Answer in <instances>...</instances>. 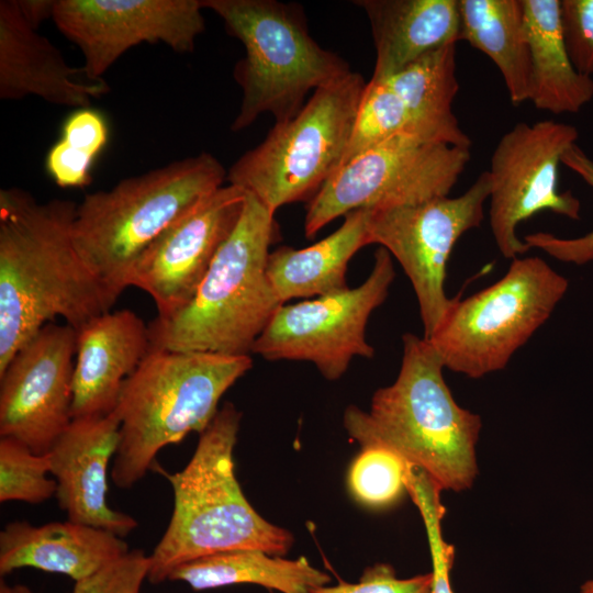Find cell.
<instances>
[{"label": "cell", "mask_w": 593, "mask_h": 593, "mask_svg": "<svg viewBox=\"0 0 593 593\" xmlns=\"http://www.w3.org/2000/svg\"><path fill=\"white\" fill-rule=\"evenodd\" d=\"M77 203L0 190V372L56 317L80 329L113 302L72 239Z\"/></svg>", "instance_id": "1"}, {"label": "cell", "mask_w": 593, "mask_h": 593, "mask_svg": "<svg viewBox=\"0 0 593 593\" xmlns=\"http://www.w3.org/2000/svg\"><path fill=\"white\" fill-rule=\"evenodd\" d=\"M402 342L395 381L374 392L368 413L349 406L345 428L360 446L393 450L443 491H465L478 474L481 417L456 402L443 376L444 363L426 338L406 333Z\"/></svg>", "instance_id": "2"}, {"label": "cell", "mask_w": 593, "mask_h": 593, "mask_svg": "<svg viewBox=\"0 0 593 593\" xmlns=\"http://www.w3.org/2000/svg\"><path fill=\"white\" fill-rule=\"evenodd\" d=\"M240 418L235 405L226 402L200 434L187 466L166 474L174 508L149 555L150 583H161L178 566L212 553L259 549L283 556L292 546V535L261 517L236 479L233 451Z\"/></svg>", "instance_id": "3"}, {"label": "cell", "mask_w": 593, "mask_h": 593, "mask_svg": "<svg viewBox=\"0 0 593 593\" xmlns=\"http://www.w3.org/2000/svg\"><path fill=\"white\" fill-rule=\"evenodd\" d=\"M240 217L217 250L193 298L148 324L153 348L249 355L277 310L267 273L275 213L246 192Z\"/></svg>", "instance_id": "4"}, {"label": "cell", "mask_w": 593, "mask_h": 593, "mask_svg": "<svg viewBox=\"0 0 593 593\" xmlns=\"http://www.w3.org/2000/svg\"><path fill=\"white\" fill-rule=\"evenodd\" d=\"M225 179L220 160L201 153L85 195L77 204L74 244L113 303L128 288L139 256Z\"/></svg>", "instance_id": "5"}, {"label": "cell", "mask_w": 593, "mask_h": 593, "mask_svg": "<svg viewBox=\"0 0 593 593\" xmlns=\"http://www.w3.org/2000/svg\"><path fill=\"white\" fill-rule=\"evenodd\" d=\"M249 355L150 348L124 382L116 411L120 441L112 482L130 489L154 469L157 454L212 422L224 393L250 368Z\"/></svg>", "instance_id": "6"}, {"label": "cell", "mask_w": 593, "mask_h": 593, "mask_svg": "<svg viewBox=\"0 0 593 593\" xmlns=\"http://www.w3.org/2000/svg\"><path fill=\"white\" fill-rule=\"evenodd\" d=\"M202 1L245 47L233 72L242 89L234 132L264 113H271L276 122L292 119L310 91L351 71L345 59L311 37L299 5L275 0Z\"/></svg>", "instance_id": "7"}, {"label": "cell", "mask_w": 593, "mask_h": 593, "mask_svg": "<svg viewBox=\"0 0 593 593\" xmlns=\"http://www.w3.org/2000/svg\"><path fill=\"white\" fill-rule=\"evenodd\" d=\"M367 82L348 74L316 89L290 120L228 169L227 180L270 211L310 200L345 158Z\"/></svg>", "instance_id": "8"}, {"label": "cell", "mask_w": 593, "mask_h": 593, "mask_svg": "<svg viewBox=\"0 0 593 593\" xmlns=\"http://www.w3.org/2000/svg\"><path fill=\"white\" fill-rule=\"evenodd\" d=\"M568 287L542 258L517 257L495 283L463 300L454 298L427 340L451 371L477 379L502 370L550 317Z\"/></svg>", "instance_id": "9"}, {"label": "cell", "mask_w": 593, "mask_h": 593, "mask_svg": "<svg viewBox=\"0 0 593 593\" xmlns=\"http://www.w3.org/2000/svg\"><path fill=\"white\" fill-rule=\"evenodd\" d=\"M470 148L390 138L344 163L310 200L304 234L314 237L358 209H389L448 197L470 160Z\"/></svg>", "instance_id": "10"}, {"label": "cell", "mask_w": 593, "mask_h": 593, "mask_svg": "<svg viewBox=\"0 0 593 593\" xmlns=\"http://www.w3.org/2000/svg\"><path fill=\"white\" fill-rule=\"evenodd\" d=\"M394 278L392 256L380 247L370 275L360 286L283 303L251 353L267 360L310 361L326 379H339L355 357H373L366 327L371 313L385 301Z\"/></svg>", "instance_id": "11"}, {"label": "cell", "mask_w": 593, "mask_h": 593, "mask_svg": "<svg viewBox=\"0 0 593 593\" xmlns=\"http://www.w3.org/2000/svg\"><path fill=\"white\" fill-rule=\"evenodd\" d=\"M489 195V174L483 171L456 198L448 195L415 205L369 210L370 244L388 250L410 279L426 339L454 302L445 292L450 254L465 233L480 226Z\"/></svg>", "instance_id": "12"}, {"label": "cell", "mask_w": 593, "mask_h": 593, "mask_svg": "<svg viewBox=\"0 0 593 593\" xmlns=\"http://www.w3.org/2000/svg\"><path fill=\"white\" fill-rule=\"evenodd\" d=\"M578 138L573 125L552 120L517 123L500 138L486 171L490 228L503 257L513 260L529 250L517 226L536 213L580 219L579 199L558 190L561 157Z\"/></svg>", "instance_id": "13"}, {"label": "cell", "mask_w": 593, "mask_h": 593, "mask_svg": "<svg viewBox=\"0 0 593 593\" xmlns=\"http://www.w3.org/2000/svg\"><path fill=\"white\" fill-rule=\"evenodd\" d=\"M203 9L202 0H56L53 21L79 47L87 74L99 79L142 43L192 52L204 31Z\"/></svg>", "instance_id": "14"}, {"label": "cell", "mask_w": 593, "mask_h": 593, "mask_svg": "<svg viewBox=\"0 0 593 593\" xmlns=\"http://www.w3.org/2000/svg\"><path fill=\"white\" fill-rule=\"evenodd\" d=\"M77 331L42 327L0 372V437L47 454L70 424Z\"/></svg>", "instance_id": "15"}, {"label": "cell", "mask_w": 593, "mask_h": 593, "mask_svg": "<svg viewBox=\"0 0 593 593\" xmlns=\"http://www.w3.org/2000/svg\"><path fill=\"white\" fill-rule=\"evenodd\" d=\"M246 191L217 189L165 231L136 260L127 287L146 292L166 318L194 295L217 250L236 226Z\"/></svg>", "instance_id": "16"}, {"label": "cell", "mask_w": 593, "mask_h": 593, "mask_svg": "<svg viewBox=\"0 0 593 593\" xmlns=\"http://www.w3.org/2000/svg\"><path fill=\"white\" fill-rule=\"evenodd\" d=\"M116 410L103 416L72 418L48 451L59 508L67 519L125 537L137 526L107 502L108 467L120 441Z\"/></svg>", "instance_id": "17"}, {"label": "cell", "mask_w": 593, "mask_h": 593, "mask_svg": "<svg viewBox=\"0 0 593 593\" xmlns=\"http://www.w3.org/2000/svg\"><path fill=\"white\" fill-rule=\"evenodd\" d=\"M110 91L103 78L69 66L60 51L23 16L16 0L0 1V99L34 96L77 109Z\"/></svg>", "instance_id": "18"}, {"label": "cell", "mask_w": 593, "mask_h": 593, "mask_svg": "<svg viewBox=\"0 0 593 593\" xmlns=\"http://www.w3.org/2000/svg\"><path fill=\"white\" fill-rule=\"evenodd\" d=\"M150 348L148 325L128 309L102 313L78 329L72 418L113 412L124 382Z\"/></svg>", "instance_id": "19"}, {"label": "cell", "mask_w": 593, "mask_h": 593, "mask_svg": "<svg viewBox=\"0 0 593 593\" xmlns=\"http://www.w3.org/2000/svg\"><path fill=\"white\" fill-rule=\"evenodd\" d=\"M128 551L122 537L68 519L43 525L12 522L0 533V573L33 568L64 574L76 582Z\"/></svg>", "instance_id": "20"}, {"label": "cell", "mask_w": 593, "mask_h": 593, "mask_svg": "<svg viewBox=\"0 0 593 593\" xmlns=\"http://www.w3.org/2000/svg\"><path fill=\"white\" fill-rule=\"evenodd\" d=\"M369 20L376 63L384 79L421 56L460 41L458 0H358Z\"/></svg>", "instance_id": "21"}, {"label": "cell", "mask_w": 593, "mask_h": 593, "mask_svg": "<svg viewBox=\"0 0 593 593\" xmlns=\"http://www.w3.org/2000/svg\"><path fill=\"white\" fill-rule=\"evenodd\" d=\"M456 44L434 49L380 80L401 101L409 119L411 137L470 148L471 139L461 130L452 111L459 90Z\"/></svg>", "instance_id": "22"}, {"label": "cell", "mask_w": 593, "mask_h": 593, "mask_svg": "<svg viewBox=\"0 0 593 593\" xmlns=\"http://www.w3.org/2000/svg\"><path fill=\"white\" fill-rule=\"evenodd\" d=\"M368 221L369 209L354 210L324 239L305 248L281 246L271 251L267 273L280 302L317 298L347 288L349 260L370 244Z\"/></svg>", "instance_id": "23"}, {"label": "cell", "mask_w": 593, "mask_h": 593, "mask_svg": "<svg viewBox=\"0 0 593 593\" xmlns=\"http://www.w3.org/2000/svg\"><path fill=\"white\" fill-rule=\"evenodd\" d=\"M530 49V98L553 114L577 113L593 99V78L579 72L568 54L560 0H523Z\"/></svg>", "instance_id": "24"}, {"label": "cell", "mask_w": 593, "mask_h": 593, "mask_svg": "<svg viewBox=\"0 0 593 593\" xmlns=\"http://www.w3.org/2000/svg\"><path fill=\"white\" fill-rule=\"evenodd\" d=\"M458 5L460 41L494 63L513 105L529 101L532 61L523 0H458Z\"/></svg>", "instance_id": "25"}, {"label": "cell", "mask_w": 593, "mask_h": 593, "mask_svg": "<svg viewBox=\"0 0 593 593\" xmlns=\"http://www.w3.org/2000/svg\"><path fill=\"white\" fill-rule=\"evenodd\" d=\"M169 581H182L195 591L250 583L281 593H311L331 577L306 558L271 556L259 549H234L204 556L175 568Z\"/></svg>", "instance_id": "26"}, {"label": "cell", "mask_w": 593, "mask_h": 593, "mask_svg": "<svg viewBox=\"0 0 593 593\" xmlns=\"http://www.w3.org/2000/svg\"><path fill=\"white\" fill-rule=\"evenodd\" d=\"M409 467L401 456L384 446H361L348 471L349 490L366 506L389 507L407 492Z\"/></svg>", "instance_id": "27"}, {"label": "cell", "mask_w": 593, "mask_h": 593, "mask_svg": "<svg viewBox=\"0 0 593 593\" xmlns=\"http://www.w3.org/2000/svg\"><path fill=\"white\" fill-rule=\"evenodd\" d=\"M49 455L33 452L25 444L0 437V502L38 504L55 496L56 481L48 479Z\"/></svg>", "instance_id": "28"}, {"label": "cell", "mask_w": 593, "mask_h": 593, "mask_svg": "<svg viewBox=\"0 0 593 593\" xmlns=\"http://www.w3.org/2000/svg\"><path fill=\"white\" fill-rule=\"evenodd\" d=\"M406 490L419 510L427 533L432 557V593H454L450 571L455 560V548L441 534L445 507L440 501L441 489L422 469L410 467Z\"/></svg>", "instance_id": "29"}, {"label": "cell", "mask_w": 593, "mask_h": 593, "mask_svg": "<svg viewBox=\"0 0 593 593\" xmlns=\"http://www.w3.org/2000/svg\"><path fill=\"white\" fill-rule=\"evenodd\" d=\"M561 164L578 174L593 188V160L577 144L566 150ZM528 248H538L549 256L575 265L593 261V231L574 238H563L550 233H533L524 237Z\"/></svg>", "instance_id": "30"}, {"label": "cell", "mask_w": 593, "mask_h": 593, "mask_svg": "<svg viewBox=\"0 0 593 593\" xmlns=\"http://www.w3.org/2000/svg\"><path fill=\"white\" fill-rule=\"evenodd\" d=\"M149 572V556L134 549L97 573L76 581L70 593H139Z\"/></svg>", "instance_id": "31"}, {"label": "cell", "mask_w": 593, "mask_h": 593, "mask_svg": "<svg viewBox=\"0 0 593 593\" xmlns=\"http://www.w3.org/2000/svg\"><path fill=\"white\" fill-rule=\"evenodd\" d=\"M564 42L574 68L593 74V0H560Z\"/></svg>", "instance_id": "32"}, {"label": "cell", "mask_w": 593, "mask_h": 593, "mask_svg": "<svg viewBox=\"0 0 593 593\" xmlns=\"http://www.w3.org/2000/svg\"><path fill=\"white\" fill-rule=\"evenodd\" d=\"M311 593H432V573L400 579L391 564L379 562L366 568L356 583L339 582Z\"/></svg>", "instance_id": "33"}, {"label": "cell", "mask_w": 593, "mask_h": 593, "mask_svg": "<svg viewBox=\"0 0 593 593\" xmlns=\"http://www.w3.org/2000/svg\"><path fill=\"white\" fill-rule=\"evenodd\" d=\"M109 128L102 114L93 109L74 111L65 121L61 141L93 159L108 143Z\"/></svg>", "instance_id": "34"}, {"label": "cell", "mask_w": 593, "mask_h": 593, "mask_svg": "<svg viewBox=\"0 0 593 593\" xmlns=\"http://www.w3.org/2000/svg\"><path fill=\"white\" fill-rule=\"evenodd\" d=\"M93 160L89 155L60 139L48 150L46 169L59 187L82 188L91 181L90 170Z\"/></svg>", "instance_id": "35"}, {"label": "cell", "mask_w": 593, "mask_h": 593, "mask_svg": "<svg viewBox=\"0 0 593 593\" xmlns=\"http://www.w3.org/2000/svg\"><path fill=\"white\" fill-rule=\"evenodd\" d=\"M25 20L37 30L40 24L53 19L56 0H16Z\"/></svg>", "instance_id": "36"}, {"label": "cell", "mask_w": 593, "mask_h": 593, "mask_svg": "<svg viewBox=\"0 0 593 593\" xmlns=\"http://www.w3.org/2000/svg\"><path fill=\"white\" fill-rule=\"evenodd\" d=\"M0 593H33L30 588L23 584H8L4 581L0 582Z\"/></svg>", "instance_id": "37"}, {"label": "cell", "mask_w": 593, "mask_h": 593, "mask_svg": "<svg viewBox=\"0 0 593 593\" xmlns=\"http://www.w3.org/2000/svg\"><path fill=\"white\" fill-rule=\"evenodd\" d=\"M580 593H593V579L586 580L581 584Z\"/></svg>", "instance_id": "38"}]
</instances>
